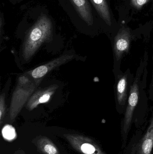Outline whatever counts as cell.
Masks as SVG:
<instances>
[{
    "label": "cell",
    "mask_w": 153,
    "mask_h": 154,
    "mask_svg": "<svg viewBox=\"0 0 153 154\" xmlns=\"http://www.w3.org/2000/svg\"><path fill=\"white\" fill-rule=\"evenodd\" d=\"M53 23L46 15L40 16L26 34L22 48V59L28 61L44 43L52 41Z\"/></svg>",
    "instance_id": "obj_1"
},
{
    "label": "cell",
    "mask_w": 153,
    "mask_h": 154,
    "mask_svg": "<svg viewBox=\"0 0 153 154\" xmlns=\"http://www.w3.org/2000/svg\"><path fill=\"white\" fill-rule=\"evenodd\" d=\"M42 80L33 79L25 74L19 77L10 105L9 115L11 122L15 120Z\"/></svg>",
    "instance_id": "obj_2"
},
{
    "label": "cell",
    "mask_w": 153,
    "mask_h": 154,
    "mask_svg": "<svg viewBox=\"0 0 153 154\" xmlns=\"http://www.w3.org/2000/svg\"><path fill=\"white\" fill-rule=\"evenodd\" d=\"M144 63H141L137 69L136 75L130 87L129 96L128 100L127 106L124 118V130L126 132L129 128L133 118V114L139 100L140 77L144 68Z\"/></svg>",
    "instance_id": "obj_3"
},
{
    "label": "cell",
    "mask_w": 153,
    "mask_h": 154,
    "mask_svg": "<svg viewBox=\"0 0 153 154\" xmlns=\"http://www.w3.org/2000/svg\"><path fill=\"white\" fill-rule=\"evenodd\" d=\"M75 57V55L73 53L67 52L24 74L33 79H41L52 70L71 61Z\"/></svg>",
    "instance_id": "obj_4"
},
{
    "label": "cell",
    "mask_w": 153,
    "mask_h": 154,
    "mask_svg": "<svg viewBox=\"0 0 153 154\" xmlns=\"http://www.w3.org/2000/svg\"><path fill=\"white\" fill-rule=\"evenodd\" d=\"M65 137L76 151L83 154H105L91 138L77 134H65Z\"/></svg>",
    "instance_id": "obj_5"
},
{
    "label": "cell",
    "mask_w": 153,
    "mask_h": 154,
    "mask_svg": "<svg viewBox=\"0 0 153 154\" xmlns=\"http://www.w3.org/2000/svg\"><path fill=\"white\" fill-rule=\"evenodd\" d=\"M58 88V85L53 84L35 91L27 102L26 108L29 111H31L40 104L49 102Z\"/></svg>",
    "instance_id": "obj_6"
},
{
    "label": "cell",
    "mask_w": 153,
    "mask_h": 154,
    "mask_svg": "<svg viewBox=\"0 0 153 154\" xmlns=\"http://www.w3.org/2000/svg\"><path fill=\"white\" fill-rule=\"evenodd\" d=\"M131 42L130 32L127 29L120 31L114 41L113 51L117 61L120 60L124 54L128 51Z\"/></svg>",
    "instance_id": "obj_7"
},
{
    "label": "cell",
    "mask_w": 153,
    "mask_h": 154,
    "mask_svg": "<svg viewBox=\"0 0 153 154\" xmlns=\"http://www.w3.org/2000/svg\"><path fill=\"white\" fill-rule=\"evenodd\" d=\"M81 18L89 25L93 24L91 9L87 0H71Z\"/></svg>",
    "instance_id": "obj_8"
},
{
    "label": "cell",
    "mask_w": 153,
    "mask_h": 154,
    "mask_svg": "<svg viewBox=\"0 0 153 154\" xmlns=\"http://www.w3.org/2000/svg\"><path fill=\"white\" fill-rule=\"evenodd\" d=\"M128 74L119 77L116 84V100L118 105L125 106L128 97Z\"/></svg>",
    "instance_id": "obj_9"
},
{
    "label": "cell",
    "mask_w": 153,
    "mask_h": 154,
    "mask_svg": "<svg viewBox=\"0 0 153 154\" xmlns=\"http://www.w3.org/2000/svg\"><path fill=\"white\" fill-rule=\"evenodd\" d=\"M37 146L44 154H59L58 148L47 137H42L37 141Z\"/></svg>",
    "instance_id": "obj_10"
},
{
    "label": "cell",
    "mask_w": 153,
    "mask_h": 154,
    "mask_svg": "<svg viewBox=\"0 0 153 154\" xmlns=\"http://www.w3.org/2000/svg\"><path fill=\"white\" fill-rule=\"evenodd\" d=\"M153 146V117L151 124L143 139L141 145V154H151Z\"/></svg>",
    "instance_id": "obj_11"
},
{
    "label": "cell",
    "mask_w": 153,
    "mask_h": 154,
    "mask_svg": "<svg viewBox=\"0 0 153 154\" xmlns=\"http://www.w3.org/2000/svg\"><path fill=\"white\" fill-rule=\"evenodd\" d=\"M99 14L109 25L111 24V19L106 0H90Z\"/></svg>",
    "instance_id": "obj_12"
},
{
    "label": "cell",
    "mask_w": 153,
    "mask_h": 154,
    "mask_svg": "<svg viewBox=\"0 0 153 154\" xmlns=\"http://www.w3.org/2000/svg\"><path fill=\"white\" fill-rule=\"evenodd\" d=\"M2 134L3 137L8 140H13L16 135L15 129L10 125H6L4 127Z\"/></svg>",
    "instance_id": "obj_13"
},
{
    "label": "cell",
    "mask_w": 153,
    "mask_h": 154,
    "mask_svg": "<svg viewBox=\"0 0 153 154\" xmlns=\"http://www.w3.org/2000/svg\"><path fill=\"white\" fill-rule=\"evenodd\" d=\"M6 111L5 107V94L1 93L0 97V123L1 125Z\"/></svg>",
    "instance_id": "obj_14"
},
{
    "label": "cell",
    "mask_w": 153,
    "mask_h": 154,
    "mask_svg": "<svg viewBox=\"0 0 153 154\" xmlns=\"http://www.w3.org/2000/svg\"><path fill=\"white\" fill-rule=\"evenodd\" d=\"M147 0H136L137 3V5L142 6L146 3L147 2Z\"/></svg>",
    "instance_id": "obj_15"
},
{
    "label": "cell",
    "mask_w": 153,
    "mask_h": 154,
    "mask_svg": "<svg viewBox=\"0 0 153 154\" xmlns=\"http://www.w3.org/2000/svg\"><path fill=\"white\" fill-rule=\"evenodd\" d=\"M151 89L153 90V75L152 77V83H151Z\"/></svg>",
    "instance_id": "obj_16"
},
{
    "label": "cell",
    "mask_w": 153,
    "mask_h": 154,
    "mask_svg": "<svg viewBox=\"0 0 153 154\" xmlns=\"http://www.w3.org/2000/svg\"><path fill=\"white\" fill-rule=\"evenodd\" d=\"M25 154L24 152H22V151H19L18 152V154Z\"/></svg>",
    "instance_id": "obj_17"
}]
</instances>
